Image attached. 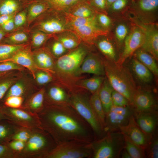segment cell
I'll return each instance as SVG.
<instances>
[{"label":"cell","instance_id":"7dc6e473","mask_svg":"<svg viewBox=\"0 0 158 158\" xmlns=\"http://www.w3.org/2000/svg\"><path fill=\"white\" fill-rule=\"evenodd\" d=\"M23 98L20 96H11L4 99V104L13 108H22Z\"/></svg>","mask_w":158,"mask_h":158},{"label":"cell","instance_id":"816d5d0a","mask_svg":"<svg viewBox=\"0 0 158 158\" xmlns=\"http://www.w3.org/2000/svg\"><path fill=\"white\" fill-rule=\"evenodd\" d=\"M23 69V67L13 62L9 61H3L0 63V72H6L11 70Z\"/></svg>","mask_w":158,"mask_h":158},{"label":"cell","instance_id":"8992f818","mask_svg":"<svg viewBox=\"0 0 158 158\" xmlns=\"http://www.w3.org/2000/svg\"><path fill=\"white\" fill-rule=\"evenodd\" d=\"M87 91L79 88L69 92V105L90 125L97 139L102 137L105 133L94 113L90 102V96Z\"/></svg>","mask_w":158,"mask_h":158},{"label":"cell","instance_id":"7a4b0ae2","mask_svg":"<svg viewBox=\"0 0 158 158\" xmlns=\"http://www.w3.org/2000/svg\"><path fill=\"white\" fill-rule=\"evenodd\" d=\"M82 43L56 61L54 74L59 84L69 92L79 88L77 84L83 78L78 75V72L85 58L91 51L89 47L91 46Z\"/></svg>","mask_w":158,"mask_h":158},{"label":"cell","instance_id":"91938a15","mask_svg":"<svg viewBox=\"0 0 158 158\" xmlns=\"http://www.w3.org/2000/svg\"><path fill=\"white\" fill-rule=\"evenodd\" d=\"M6 34V33L0 28V42L2 40Z\"/></svg>","mask_w":158,"mask_h":158},{"label":"cell","instance_id":"7402d4cb","mask_svg":"<svg viewBox=\"0 0 158 158\" xmlns=\"http://www.w3.org/2000/svg\"><path fill=\"white\" fill-rule=\"evenodd\" d=\"M47 103L53 105H70L68 91L59 84L51 87L46 95Z\"/></svg>","mask_w":158,"mask_h":158},{"label":"cell","instance_id":"6f0895ef","mask_svg":"<svg viewBox=\"0 0 158 158\" xmlns=\"http://www.w3.org/2000/svg\"><path fill=\"white\" fill-rule=\"evenodd\" d=\"M16 14L0 16V26L14 17Z\"/></svg>","mask_w":158,"mask_h":158},{"label":"cell","instance_id":"5bb4252c","mask_svg":"<svg viewBox=\"0 0 158 158\" xmlns=\"http://www.w3.org/2000/svg\"><path fill=\"white\" fill-rule=\"evenodd\" d=\"M129 21L139 27L145 36L144 43L141 47L158 60V24H145L140 22L132 16L128 15Z\"/></svg>","mask_w":158,"mask_h":158},{"label":"cell","instance_id":"f1b7e54d","mask_svg":"<svg viewBox=\"0 0 158 158\" xmlns=\"http://www.w3.org/2000/svg\"><path fill=\"white\" fill-rule=\"evenodd\" d=\"M133 55L150 71L154 76L157 78V61L152 55L141 47L136 50Z\"/></svg>","mask_w":158,"mask_h":158},{"label":"cell","instance_id":"ab89813d","mask_svg":"<svg viewBox=\"0 0 158 158\" xmlns=\"http://www.w3.org/2000/svg\"><path fill=\"white\" fill-rule=\"evenodd\" d=\"M51 8L60 11H66L71 6L81 0H44Z\"/></svg>","mask_w":158,"mask_h":158},{"label":"cell","instance_id":"4dcf8cb0","mask_svg":"<svg viewBox=\"0 0 158 158\" xmlns=\"http://www.w3.org/2000/svg\"><path fill=\"white\" fill-rule=\"evenodd\" d=\"M53 37L60 42L68 51L77 48L82 43L78 36L71 31L55 34Z\"/></svg>","mask_w":158,"mask_h":158},{"label":"cell","instance_id":"e575fe53","mask_svg":"<svg viewBox=\"0 0 158 158\" xmlns=\"http://www.w3.org/2000/svg\"><path fill=\"white\" fill-rule=\"evenodd\" d=\"M27 44L12 45L0 44V61H3L12 56L19 50L27 47Z\"/></svg>","mask_w":158,"mask_h":158},{"label":"cell","instance_id":"e7e4bbea","mask_svg":"<svg viewBox=\"0 0 158 158\" xmlns=\"http://www.w3.org/2000/svg\"><path fill=\"white\" fill-rule=\"evenodd\" d=\"M43 0V1H44V0Z\"/></svg>","mask_w":158,"mask_h":158},{"label":"cell","instance_id":"7bdbcfd3","mask_svg":"<svg viewBox=\"0 0 158 158\" xmlns=\"http://www.w3.org/2000/svg\"><path fill=\"white\" fill-rule=\"evenodd\" d=\"M26 89L23 83L21 82L15 83L10 87L4 96V99L10 96H20L23 97L25 94Z\"/></svg>","mask_w":158,"mask_h":158},{"label":"cell","instance_id":"e0dca14e","mask_svg":"<svg viewBox=\"0 0 158 158\" xmlns=\"http://www.w3.org/2000/svg\"><path fill=\"white\" fill-rule=\"evenodd\" d=\"M133 116L138 126L148 136H151L157 130L158 109L142 111H134Z\"/></svg>","mask_w":158,"mask_h":158},{"label":"cell","instance_id":"277c9868","mask_svg":"<svg viewBox=\"0 0 158 158\" xmlns=\"http://www.w3.org/2000/svg\"><path fill=\"white\" fill-rule=\"evenodd\" d=\"M63 13L69 29L78 36L82 43L86 44L92 46L99 37L110 34L99 26L96 16L82 18L74 16L66 11Z\"/></svg>","mask_w":158,"mask_h":158},{"label":"cell","instance_id":"b9f144b4","mask_svg":"<svg viewBox=\"0 0 158 158\" xmlns=\"http://www.w3.org/2000/svg\"><path fill=\"white\" fill-rule=\"evenodd\" d=\"M131 0H117L108 8V12L117 15L127 11L131 3Z\"/></svg>","mask_w":158,"mask_h":158},{"label":"cell","instance_id":"cb8c5ba5","mask_svg":"<svg viewBox=\"0 0 158 158\" xmlns=\"http://www.w3.org/2000/svg\"><path fill=\"white\" fill-rule=\"evenodd\" d=\"M130 27V23L129 24L123 20L119 21L114 26L113 29L114 35L112 38L119 55L122 50L124 41L129 32Z\"/></svg>","mask_w":158,"mask_h":158},{"label":"cell","instance_id":"db71d44e","mask_svg":"<svg viewBox=\"0 0 158 158\" xmlns=\"http://www.w3.org/2000/svg\"><path fill=\"white\" fill-rule=\"evenodd\" d=\"M15 79H11L0 82V100L2 99L11 86L16 82Z\"/></svg>","mask_w":158,"mask_h":158},{"label":"cell","instance_id":"c3c4849f","mask_svg":"<svg viewBox=\"0 0 158 158\" xmlns=\"http://www.w3.org/2000/svg\"><path fill=\"white\" fill-rule=\"evenodd\" d=\"M88 4L97 11L108 14L106 0H85Z\"/></svg>","mask_w":158,"mask_h":158},{"label":"cell","instance_id":"5b68a950","mask_svg":"<svg viewBox=\"0 0 158 158\" xmlns=\"http://www.w3.org/2000/svg\"><path fill=\"white\" fill-rule=\"evenodd\" d=\"M57 145L48 133L41 128H35L23 149L17 153V158H46Z\"/></svg>","mask_w":158,"mask_h":158},{"label":"cell","instance_id":"d6a6232c","mask_svg":"<svg viewBox=\"0 0 158 158\" xmlns=\"http://www.w3.org/2000/svg\"><path fill=\"white\" fill-rule=\"evenodd\" d=\"M104 77L95 75L90 78L82 79L78 82L77 87L87 90L91 94H93L100 88L104 79Z\"/></svg>","mask_w":158,"mask_h":158},{"label":"cell","instance_id":"94428289","mask_svg":"<svg viewBox=\"0 0 158 158\" xmlns=\"http://www.w3.org/2000/svg\"><path fill=\"white\" fill-rule=\"evenodd\" d=\"M117 0H106L107 6L108 8L111 4Z\"/></svg>","mask_w":158,"mask_h":158},{"label":"cell","instance_id":"ba28073f","mask_svg":"<svg viewBox=\"0 0 158 158\" xmlns=\"http://www.w3.org/2000/svg\"><path fill=\"white\" fill-rule=\"evenodd\" d=\"M37 19V21L32 26V30H38L51 34L71 31L67 24L63 11L50 8Z\"/></svg>","mask_w":158,"mask_h":158},{"label":"cell","instance_id":"3957f363","mask_svg":"<svg viewBox=\"0 0 158 158\" xmlns=\"http://www.w3.org/2000/svg\"><path fill=\"white\" fill-rule=\"evenodd\" d=\"M105 76L113 89L125 97L131 104L137 87L129 69L123 65L103 58Z\"/></svg>","mask_w":158,"mask_h":158},{"label":"cell","instance_id":"f5cc1de1","mask_svg":"<svg viewBox=\"0 0 158 158\" xmlns=\"http://www.w3.org/2000/svg\"><path fill=\"white\" fill-rule=\"evenodd\" d=\"M0 158H17V155L7 145L0 144Z\"/></svg>","mask_w":158,"mask_h":158},{"label":"cell","instance_id":"4316f807","mask_svg":"<svg viewBox=\"0 0 158 158\" xmlns=\"http://www.w3.org/2000/svg\"><path fill=\"white\" fill-rule=\"evenodd\" d=\"M51 8L47 1L35 0L26 8L27 11V22L29 25L36 20L44 13Z\"/></svg>","mask_w":158,"mask_h":158},{"label":"cell","instance_id":"d590c367","mask_svg":"<svg viewBox=\"0 0 158 158\" xmlns=\"http://www.w3.org/2000/svg\"><path fill=\"white\" fill-rule=\"evenodd\" d=\"M123 136L124 148L128 153L131 158H146L144 149L133 143L126 136Z\"/></svg>","mask_w":158,"mask_h":158},{"label":"cell","instance_id":"d4e9b609","mask_svg":"<svg viewBox=\"0 0 158 158\" xmlns=\"http://www.w3.org/2000/svg\"><path fill=\"white\" fill-rule=\"evenodd\" d=\"M66 11L74 16L82 18L95 17L98 12L91 7L85 0H81L77 2Z\"/></svg>","mask_w":158,"mask_h":158},{"label":"cell","instance_id":"52a82bcc","mask_svg":"<svg viewBox=\"0 0 158 158\" xmlns=\"http://www.w3.org/2000/svg\"><path fill=\"white\" fill-rule=\"evenodd\" d=\"M124 136L119 130L108 132L91 143L92 158H118L124 148Z\"/></svg>","mask_w":158,"mask_h":158},{"label":"cell","instance_id":"30bf717a","mask_svg":"<svg viewBox=\"0 0 158 158\" xmlns=\"http://www.w3.org/2000/svg\"><path fill=\"white\" fill-rule=\"evenodd\" d=\"M158 0H135L128 8L132 16L145 24H158Z\"/></svg>","mask_w":158,"mask_h":158},{"label":"cell","instance_id":"ee69618b","mask_svg":"<svg viewBox=\"0 0 158 158\" xmlns=\"http://www.w3.org/2000/svg\"><path fill=\"white\" fill-rule=\"evenodd\" d=\"M53 38L54 40L50 46V48H48L52 55L55 57L58 58L68 51L64 47L60 42L53 37Z\"/></svg>","mask_w":158,"mask_h":158},{"label":"cell","instance_id":"9a60e30c","mask_svg":"<svg viewBox=\"0 0 158 158\" xmlns=\"http://www.w3.org/2000/svg\"><path fill=\"white\" fill-rule=\"evenodd\" d=\"M119 130L123 135L141 148L145 150L151 137L144 132L137 124L133 115L128 123L121 126Z\"/></svg>","mask_w":158,"mask_h":158},{"label":"cell","instance_id":"d6986e66","mask_svg":"<svg viewBox=\"0 0 158 158\" xmlns=\"http://www.w3.org/2000/svg\"><path fill=\"white\" fill-rule=\"evenodd\" d=\"M33 60L37 68L52 75L54 73L56 61L48 48L43 47L32 53Z\"/></svg>","mask_w":158,"mask_h":158},{"label":"cell","instance_id":"f6af8a7d","mask_svg":"<svg viewBox=\"0 0 158 158\" xmlns=\"http://www.w3.org/2000/svg\"><path fill=\"white\" fill-rule=\"evenodd\" d=\"M112 105L125 107L131 105L128 100L123 95L114 90L112 93Z\"/></svg>","mask_w":158,"mask_h":158},{"label":"cell","instance_id":"44dd1931","mask_svg":"<svg viewBox=\"0 0 158 158\" xmlns=\"http://www.w3.org/2000/svg\"><path fill=\"white\" fill-rule=\"evenodd\" d=\"M11 61L27 68L35 79V73L37 68L32 57V53L27 47L16 52L9 58L4 61Z\"/></svg>","mask_w":158,"mask_h":158},{"label":"cell","instance_id":"be15d7a7","mask_svg":"<svg viewBox=\"0 0 158 158\" xmlns=\"http://www.w3.org/2000/svg\"><path fill=\"white\" fill-rule=\"evenodd\" d=\"M135 0H131V2H133Z\"/></svg>","mask_w":158,"mask_h":158},{"label":"cell","instance_id":"484cf974","mask_svg":"<svg viewBox=\"0 0 158 158\" xmlns=\"http://www.w3.org/2000/svg\"><path fill=\"white\" fill-rule=\"evenodd\" d=\"M131 69L137 78L145 84L151 83L154 75L150 71L133 56L130 62Z\"/></svg>","mask_w":158,"mask_h":158},{"label":"cell","instance_id":"2e32d148","mask_svg":"<svg viewBox=\"0 0 158 158\" xmlns=\"http://www.w3.org/2000/svg\"><path fill=\"white\" fill-rule=\"evenodd\" d=\"M131 105L134 111H142L158 109L154 95L148 90L137 88L132 99Z\"/></svg>","mask_w":158,"mask_h":158},{"label":"cell","instance_id":"1f68e13d","mask_svg":"<svg viewBox=\"0 0 158 158\" xmlns=\"http://www.w3.org/2000/svg\"><path fill=\"white\" fill-rule=\"evenodd\" d=\"M113 90V89L105 77L98 90L99 97L105 114L110 110L113 106L111 95Z\"/></svg>","mask_w":158,"mask_h":158},{"label":"cell","instance_id":"680465c9","mask_svg":"<svg viewBox=\"0 0 158 158\" xmlns=\"http://www.w3.org/2000/svg\"><path fill=\"white\" fill-rule=\"evenodd\" d=\"M120 157L122 158H131L128 153L124 148L121 152Z\"/></svg>","mask_w":158,"mask_h":158},{"label":"cell","instance_id":"bcb514c9","mask_svg":"<svg viewBox=\"0 0 158 158\" xmlns=\"http://www.w3.org/2000/svg\"><path fill=\"white\" fill-rule=\"evenodd\" d=\"M34 128H23L13 136L11 140H18L25 142L30 137Z\"/></svg>","mask_w":158,"mask_h":158},{"label":"cell","instance_id":"8fae6325","mask_svg":"<svg viewBox=\"0 0 158 158\" xmlns=\"http://www.w3.org/2000/svg\"><path fill=\"white\" fill-rule=\"evenodd\" d=\"M0 110L8 120L20 126L31 128H41L37 114H33L23 108H11L4 104L0 105Z\"/></svg>","mask_w":158,"mask_h":158},{"label":"cell","instance_id":"11a10c76","mask_svg":"<svg viewBox=\"0 0 158 158\" xmlns=\"http://www.w3.org/2000/svg\"><path fill=\"white\" fill-rule=\"evenodd\" d=\"M25 142L18 140H12L7 145L16 153L21 151L24 148Z\"/></svg>","mask_w":158,"mask_h":158},{"label":"cell","instance_id":"f907efd6","mask_svg":"<svg viewBox=\"0 0 158 158\" xmlns=\"http://www.w3.org/2000/svg\"><path fill=\"white\" fill-rule=\"evenodd\" d=\"M16 29L23 26L27 22L26 8L17 13L14 17Z\"/></svg>","mask_w":158,"mask_h":158},{"label":"cell","instance_id":"60d3db41","mask_svg":"<svg viewBox=\"0 0 158 158\" xmlns=\"http://www.w3.org/2000/svg\"><path fill=\"white\" fill-rule=\"evenodd\" d=\"M96 18L98 25L103 30L110 33L112 30L114 25V22L108 14L97 12Z\"/></svg>","mask_w":158,"mask_h":158},{"label":"cell","instance_id":"4fadbf2b","mask_svg":"<svg viewBox=\"0 0 158 158\" xmlns=\"http://www.w3.org/2000/svg\"><path fill=\"white\" fill-rule=\"evenodd\" d=\"M130 22L129 32L125 40L122 50L116 62L120 65H123L128 58L133 55L135 51L142 46L145 40V34L142 30Z\"/></svg>","mask_w":158,"mask_h":158},{"label":"cell","instance_id":"74e56055","mask_svg":"<svg viewBox=\"0 0 158 158\" xmlns=\"http://www.w3.org/2000/svg\"><path fill=\"white\" fill-rule=\"evenodd\" d=\"M31 34V43L35 48H39L43 45L55 34H48L41 31L34 30Z\"/></svg>","mask_w":158,"mask_h":158},{"label":"cell","instance_id":"681fc988","mask_svg":"<svg viewBox=\"0 0 158 158\" xmlns=\"http://www.w3.org/2000/svg\"><path fill=\"white\" fill-rule=\"evenodd\" d=\"M35 75V79L37 83L40 85L47 84L52 81L53 79L51 74L43 70L36 72Z\"/></svg>","mask_w":158,"mask_h":158},{"label":"cell","instance_id":"ffe728a7","mask_svg":"<svg viewBox=\"0 0 158 158\" xmlns=\"http://www.w3.org/2000/svg\"><path fill=\"white\" fill-rule=\"evenodd\" d=\"M94 44L104 56L106 59L116 62L119 57V53L113 39L108 36H102L98 37Z\"/></svg>","mask_w":158,"mask_h":158},{"label":"cell","instance_id":"f546056e","mask_svg":"<svg viewBox=\"0 0 158 158\" xmlns=\"http://www.w3.org/2000/svg\"><path fill=\"white\" fill-rule=\"evenodd\" d=\"M45 92L44 88L41 89L32 95L23 108L33 114H37L44 107Z\"/></svg>","mask_w":158,"mask_h":158},{"label":"cell","instance_id":"6125c7cd","mask_svg":"<svg viewBox=\"0 0 158 158\" xmlns=\"http://www.w3.org/2000/svg\"><path fill=\"white\" fill-rule=\"evenodd\" d=\"M3 120H7V119L0 110V121Z\"/></svg>","mask_w":158,"mask_h":158},{"label":"cell","instance_id":"836d02e7","mask_svg":"<svg viewBox=\"0 0 158 158\" xmlns=\"http://www.w3.org/2000/svg\"><path fill=\"white\" fill-rule=\"evenodd\" d=\"M90 102L94 113L104 131L105 114L99 97L98 90L92 94Z\"/></svg>","mask_w":158,"mask_h":158},{"label":"cell","instance_id":"9f6ffc18","mask_svg":"<svg viewBox=\"0 0 158 158\" xmlns=\"http://www.w3.org/2000/svg\"><path fill=\"white\" fill-rule=\"evenodd\" d=\"M0 28L6 33L12 32L15 29L14 18L0 25Z\"/></svg>","mask_w":158,"mask_h":158},{"label":"cell","instance_id":"f35d334b","mask_svg":"<svg viewBox=\"0 0 158 158\" xmlns=\"http://www.w3.org/2000/svg\"><path fill=\"white\" fill-rule=\"evenodd\" d=\"M145 150L146 157L158 158V135L157 130L150 138Z\"/></svg>","mask_w":158,"mask_h":158},{"label":"cell","instance_id":"6da1fadb","mask_svg":"<svg viewBox=\"0 0 158 158\" xmlns=\"http://www.w3.org/2000/svg\"><path fill=\"white\" fill-rule=\"evenodd\" d=\"M41 128L48 133L57 145L78 140L91 143L96 139L91 127L70 105L44 102L37 114Z\"/></svg>","mask_w":158,"mask_h":158},{"label":"cell","instance_id":"7c38bea8","mask_svg":"<svg viewBox=\"0 0 158 158\" xmlns=\"http://www.w3.org/2000/svg\"><path fill=\"white\" fill-rule=\"evenodd\" d=\"M134 111L133 106L125 107L112 106L105 114L104 131L106 133L119 130L121 126L127 124Z\"/></svg>","mask_w":158,"mask_h":158},{"label":"cell","instance_id":"603a6c76","mask_svg":"<svg viewBox=\"0 0 158 158\" xmlns=\"http://www.w3.org/2000/svg\"><path fill=\"white\" fill-rule=\"evenodd\" d=\"M35 0H0V16L16 14Z\"/></svg>","mask_w":158,"mask_h":158},{"label":"cell","instance_id":"8d00e7d4","mask_svg":"<svg viewBox=\"0 0 158 158\" xmlns=\"http://www.w3.org/2000/svg\"><path fill=\"white\" fill-rule=\"evenodd\" d=\"M28 35L22 31H17L9 35L7 34L2 41L7 44L18 45L25 44L29 40Z\"/></svg>","mask_w":158,"mask_h":158},{"label":"cell","instance_id":"9c48e42d","mask_svg":"<svg viewBox=\"0 0 158 158\" xmlns=\"http://www.w3.org/2000/svg\"><path fill=\"white\" fill-rule=\"evenodd\" d=\"M91 143L74 140L57 145L46 158H91Z\"/></svg>","mask_w":158,"mask_h":158},{"label":"cell","instance_id":"ac0fdd59","mask_svg":"<svg viewBox=\"0 0 158 158\" xmlns=\"http://www.w3.org/2000/svg\"><path fill=\"white\" fill-rule=\"evenodd\" d=\"M85 73L104 76L105 72L103 58L98 54L90 52L83 60L78 71V76Z\"/></svg>","mask_w":158,"mask_h":158},{"label":"cell","instance_id":"83f0119b","mask_svg":"<svg viewBox=\"0 0 158 158\" xmlns=\"http://www.w3.org/2000/svg\"><path fill=\"white\" fill-rule=\"evenodd\" d=\"M23 128L8 120L0 121V144L7 145L13 136Z\"/></svg>","mask_w":158,"mask_h":158}]
</instances>
